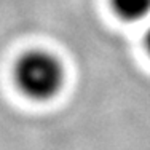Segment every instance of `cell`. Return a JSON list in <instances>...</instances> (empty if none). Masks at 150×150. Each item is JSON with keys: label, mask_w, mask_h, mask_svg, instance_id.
<instances>
[{"label": "cell", "mask_w": 150, "mask_h": 150, "mask_svg": "<svg viewBox=\"0 0 150 150\" xmlns=\"http://www.w3.org/2000/svg\"><path fill=\"white\" fill-rule=\"evenodd\" d=\"M115 15L125 21L136 23L150 15V0H110Z\"/></svg>", "instance_id": "2"}, {"label": "cell", "mask_w": 150, "mask_h": 150, "mask_svg": "<svg viewBox=\"0 0 150 150\" xmlns=\"http://www.w3.org/2000/svg\"><path fill=\"white\" fill-rule=\"evenodd\" d=\"M145 48H147V53L150 54V27H149L147 34H145Z\"/></svg>", "instance_id": "3"}, {"label": "cell", "mask_w": 150, "mask_h": 150, "mask_svg": "<svg viewBox=\"0 0 150 150\" xmlns=\"http://www.w3.org/2000/svg\"><path fill=\"white\" fill-rule=\"evenodd\" d=\"M64 80L66 74L62 64L48 51H29L16 62V86L32 101H51L61 93Z\"/></svg>", "instance_id": "1"}]
</instances>
